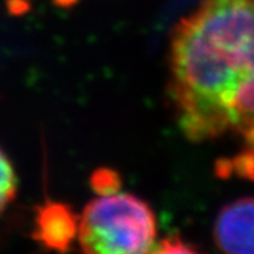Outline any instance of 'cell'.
I'll list each match as a JSON object with an SVG mask.
<instances>
[{
	"label": "cell",
	"instance_id": "cell-1",
	"mask_svg": "<svg viewBox=\"0 0 254 254\" xmlns=\"http://www.w3.org/2000/svg\"><path fill=\"white\" fill-rule=\"evenodd\" d=\"M169 95L187 139L233 141L254 164V0H201L179 20Z\"/></svg>",
	"mask_w": 254,
	"mask_h": 254
},
{
	"label": "cell",
	"instance_id": "cell-2",
	"mask_svg": "<svg viewBox=\"0 0 254 254\" xmlns=\"http://www.w3.org/2000/svg\"><path fill=\"white\" fill-rule=\"evenodd\" d=\"M77 239L84 254H149L156 245V217L135 194H98L80 216Z\"/></svg>",
	"mask_w": 254,
	"mask_h": 254
},
{
	"label": "cell",
	"instance_id": "cell-3",
	"mask_svg": "<svg viewBox=\"0 0 254 254\" xmlns=\"http://www.w3.org/2000/svg\"><path fill=\"white\" fill-rule=\"evenodd\" d=\"M213 236L224 254H254V197H241L222 207Z\"/></svg>",
	"mask_w": 254,
	"mask_h": 254
},
{
	"label": "cell",
	"instance_id": "cell-4",
	"mask_svg": "<svg viewBox=\"0 0 254 254\" xmlns=\"http://www.w3.org/2000/svg\"><path fill=\"white\" fill-rule=\"evenodd\" d=\"M35 239L45 247L64 253L74 241L78 230V219L70 208L60 202H48L39 210Z\"/></svg>",
	"mask_w": 254,
	"mask_h": 254
},
{
	"label": "cell",
	"instance_id": "cell-5",
	"mask_svg": "<svg viewBox=\"0 0 254 254\" xmlns=\"http://www.w3.org/2000/svg\"><path fill=\"white\" fill-rule=\"evenodd\" d=\"M17 191V176L9 159L0 150V213L12 201Z\"/></svg>",
	"mask_w": 254,
	"mask_h": 254
},
{
	"label": "cell",
	"instance_id": "cell-6",
	"mask_svg": "<svg viewBox=\"0 0 254 254\" xmlns=\"http://www.w3.org/2000/svg\"><path fill=\"white\" fill-rule=\"evenodd\" d=\"M92 186L98 194H107V193H114L118 191L120 189V178L115 175L112 170H98L92 176Z\"/></svg>",
	"mask_w": 254,
	"mask_h": 254
},
{
	"label": "cell",
	"instance_id": "cell-7",
	"mask_svg": "<svg viewBox=\"0 0 254 254\" xmlns=\"http://www.w3.org/2000/svg\"><path fill=\"white\" fill-rule=\"evenodd\" d=\"M149 254H201V253H197L194 248L189 247L181 239L167 238L156 244Z\"/></svg>",
	"mask_w": 254,
	"mask_h": 254
}]
</instances>
